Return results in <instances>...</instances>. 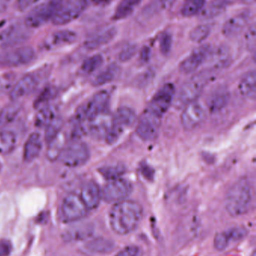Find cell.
Instances as JSON below:
<instances>
[{
  "instance_id": "7a4b0ae2",
  "label": "cell",
  "mask_w": 256,
  "mask_h": 256,
  "mask_svg": "<svg viewBox=\"0 0 256 256\" xmlns=\"http://www.w3.org/2000/svg\"><path fill=\"white\" fill-rule=\"evenodd\" d=\"M252 202V186L244 178L235 182L225 196V208L234 218L246 214L250 209Z\"/></svg>"
},
{
  "instance_id": "11a10c76",
  "label": "cell",
  "mask_w": 256,
  "mask_h": 256,
  "mask_svg": "<svg viewBox=\"0 0 256 256\" xmlns=\"http://www.w3.org/2000/svg\"><path fill=\"white\" fill-rule=\"evenodd\" d=\"M241 2L245 4H252L255 2V0H241Z\"/></svg>"
},
{
  "instance_id": "44dd1931",
  "label": "cell",
  "mask_w": 256,
  "mask_h": 256,
  "mask_svg": "<svg viewBox=\"0 0 256 256\" xmlns=\"http://www.w3.org/2000/svg\"><path fill=\"white\" fill-rule=\"evenodd\" d=\"M117 34V30L115 27L110 26L102 28L90 34L84 42V46L89 50L99 49L112 42Z\"/></svg>"
},
{
  "instance_id": "8d00e7d4",
  "label": "cell",
  "mask_w": 256,
  "mask_h": 256,
  "mask_svg": "<svg viewBox=\"0 0 256 256\" xmlns=\"http://www.w3.org/2000/svg\"><path fill=\"white\" fill-rule=\"evenodd\" d=\"M205 4L206 0H184L180 12L183 16L192 18L202 12Z\"/></svg>"
},
{
  "instance_id": "d590c367",
  "label": "cell",
  "mask_w": 256,
  "mask_h": 256,
  "mask_svg": "<svg viewBox=\"0 0 256 256\" xmlns=\"http://www.w3.org/2000/svg\"><path fill=\"white\" fill-rule=\"evenodd\" d=\"M66 138L63 132H60L54 140L48 143V150H47V158L50 160H57L60 159V155L65 146Z\"/></svg>"
},
{
  "instance_id": "603a6c76",
  "label": "cell",
  "mask_w": 256,
  "mask_h": 256,
  "mask_svg": "<svg viewBox=\"0 0 256 256\" xmlns=\"http://www.w3.org/2000/svg\"><path fill=\"white\" fill-rule=\"evenodd\" d=\"M76 40L77 34L75 32L67 30H60L50 34L45 40L44 46L48 50L54 49L72 44Z\"/></svg>"
},
{
  "instance_id": "f5cc1de1",
  "label": "cell",
  "mask_w": 256,
  "mask_h": 256,
  "mask_svg": "<svg viewBox=\"0 0 256 256\" xmlns=\"http://www.w3.org/2000/svg\"><path fill=\"white\" fill-rule=\"evenodd\" d=\"M149 56H150V50H149L148 48H144V49L141 51V60H144V61H147V60H148Z\"/></svg>"
},
{
  "instance_id": "d6986e66",
  "label": "cell",
  "mask_w": 256,
  "mask_h": 256,
  "mask_svg": "<svg viewBox=\"0 0 256 256\" xmlns=\"http://www.w3.org/2000/svg\"><path fill=\"white\" fill-rule=\"evenodd\" d=\"M247 234V231L243 227H234L217 233L213 240V245L216 250L223 251L231 244L243 240Z\"/></svg>"
},
{
  "instance_id": "e575fe53",
  "label": "cell",
  "mask_w": 256,
  "mask_h": 256,
  "mask_svg": "<svg viewBox=\"0 0 256 256\" xmlns=\"http://www.w3.org/2000/svg\"><path fill=\"white\" fill-rule=\"evenodd\" d=\"M176 0H153L143 10L144 18H152L153 15L170 8Z\"/></svg>"
},
{
  "instance_id": "f6af8a7d",
  "label": "cell",
  "mask_w": 256,
  "mask_h": 256,
  "mask_svg": "<svg viewBox=\"0 0 256 256\" xmlns=\"http://www.w3.org/2000/svg\"><path fill=\"white\" fill-rule=\"evenodd\" d=\"M15 78L14 75L9 74L0 76V92L6 91V90L10 91L15 84L14 82Z\"/></svg>"
},
{
  "instance_id": "5bb4252c",
  "label": "cell",
  "mask_w": 256,
  "mask_h": 256,
  "mask_svg": "<svg viewBox=\"0 0 256 256\" xmlns=\"http://www.w3.org/2000/svg\"><path fill=\"white\" fill-rule=\"evenodd\" d=\"M206 117V111L204 106L195 102L188 104L183 108L180 122L182 127L186 130H192L199 126Z\"/></svg>"
},
{
  "instance_id": "e0dca14e",
  "label": "cell",
  "mask_w": 256,
  "mask_h": 256,
  "mask_svg": "<svg viewBox=\"0 0 256 256\" xmlns=\"http://www.w3.org/2000/svg\"><path fill=\"white\" fill-rule=\"evenodd\" d=\"M251 10H243L228 20L222 27V33L225 37L234 38L243 32L248 26L252 18Z\"/></svg>"
},
{
  "instance_id": "4316f807",
  "label": "cell",
  "mask_w": 256,
  "mask_h": 256,
  "mask_svg": "<svg viewBox=\"0 0 256 256\" xmlns=\"http://www.w3.org/2000/svg\"><path fill=\"white\" fill-rule=\"evenodd\" d=\"M255 70H251L243 76L239 84V91L243 97L255 100L256 78Z\"/></svg>"
},
{
  "instance_id": "ffe728a7",
  "label": "cell",
  "mask_w": 256,
  "mask_h": 256,
  "mask_svg": "<svg viewBox=\"0 0 256 256\" xmlns=\"http://www.w3.org/2000/svg\"><path fill=\"white\" fill-rule=\"evenodd\" d=\"M38 86V80L35 75L26 74L15 82L9 91V97L13 102L27 97L35 91Z\"/></svg>"
},
{
  "instance_id": "c3c4849f",
  "label": "cell",
  "mask_w": 256,
  "mask_h": 256,
  "mask_svg": "<svg viewBox=\"0 0 256 256\" xmlns=\"http://www.w3.org/2000/svg\"><path fill=\"white\" fill-rule=\"evenodd\" d=\"M246 42L250 50L255 49V24H252L250 28L246 32Z\"/></svg>"
},
{
  "instance_id": "1f68e13d",
  "label": "cell",
  "mask_w": 256,
  "mask_h": 256,
  "mask_svg": "<svg viewBox=\"0 0 256 256\" xmlns=\"http://www.w3.org/2000/svg\"><path fill=\"white\" fill-rule=\"evenodd\" d=\"M141 2L142 0H121L116 8L113 19L114 20L126 19L133 13Z\"/></svg>"
},
{
  "instance_id": "bcb514c9",
  "label": "cell",
  "mask_w": 256,
  "mask_h": 256,
  "mask_svg": "<svg viewBox=\"0 0 256 256\" xmlns=\"http://www.w3.org/2000/svg\"><path fill=\"white\" fill-rule=\"evenodd\" d=\"M172 45V37L169 33L162 34L160 40V50L163 54H168Z\"/></svg>"
},
{
  "instance_id": "6da1fadb",
  "label": "cell",
  "mask_w": 256,
  "mask_h": 256,
  "mask_svg": "<svg viewBox=\"0 0 256 256\" xmlns=\"http://www.w3.org/2000/svg\"><path fill=\"white\" fill-rule=\"evenodd\" d=\"M143 216V208L132 200L115 203L109 212L111 230L119 236H126L136 230Z\"/></svg>"
},
{
  "instance_id": "9c48e42d",
  "label": "cell",
  "mask_w": 256,
  "mask_h": 256,
  "mask_svg": "<svg viewBox=\"0 0 256 256\" xmlns=\"http://www.w3.org/2000/svg\"><path fill=\"white\" fill-rule=\"evenodd\" d=\"M175 97V88L171 84L164 85L155 94L146 110L158 118H162L172 104Z\"/></svg>"
},
{
  "instance_id": "cb8c5ba5",
  "label": "cell",
  "mask_w": 256,
  "mask_h": 256,
  "mask_svg": "<svg viewBox=\"0 0 256 256\" xmlns=\"http://www.w3.org/2000/svg\"><path fill=\"white\" fill-rule=\"evenodd\" d=\"M42 149V138L39 132H33L29 136L24 144V160L27 162H33L40 154Z\"/></svg>"
},
{
  "instance_id": "277c9868",
  "label": "cell",
  "mask_w": 256,
  "mask_h": 256,
  "mask_svg": "<svg viewBox=\"0 0 256 256\" xmlns=\"http://www.w3.org/2000/svg\"><path fill=\"white\" fill-rule=\"evenodd\" d=\"M90 158V149L87 144L80 140H73L65 146L60 159L66 166L78 168L85 165Z\"/></svg>"
},
{
  "instance_id": "db71d44e",
  "label": "cell",
  "mask_w": 256,
  "mask_h": 256,
  "mask_svg": "<svg viewBox=\"0 0 256 256\" xmlns=\"http://www.w3.org/2000/svg\"><path fill=\"white\" fill-rule=\"evenodd\" d=\"M96 6H103L108 4L111 0H90Z\"/></svg>"
},
{
  "instance_id": "836d02e7",
  "label": "cell",
  "mask_w": 256,
  "mask_h": 256,
  "mask_svg": "<svg viewBox=\"0 0 256 256\" xmlns=\"http://www.w3.org/2000/svg\"><path fill=\"white\" fill-rule=\"evenodd\" d=\"M229 0H211L203 9V16L206 19L216 18L226 10Z\"/></svg>"
},
{
  "instance_id": "f907efd6",
  "label": "cell",
  "mask_w": 256,
  "mask_h": 256,
  "mask_svg": "<svg viewBox=\"0 0 256 256\" xmlns=\"http://www.w3.org/2000/svg\"><path fill=\"white\" fill-rule=\"evenodd\" d=\"M12 250V245L9 240H0V256H8Z\"/></svg>"
},
{
  "instance_id": "ac0fdd59",
  "label": "cell",
  "mask_w": 256,
  "mask_h": 256,
  "mask_svg": "<svg viewBox=\"0 0 256 256\" xmlns=\"http://www.w3.org/2000/svg\"><path fill=\"white\" fill-rule=\"evenodd\" d=\"M109 100L110 94L105 90L95 94L82 110V120L88 121L97 114L107 110Z\"/></svg>"
},
{
  "instance_id": "7402d4cb",
  "label": "cell",
  "mask_w": 256,
  "mask_h": 256,
  "mask_svg": "<svg viewBox=\"0 0 256 256\" xmlns=\"http://www.w3.org/2000/svg\"><path fill=\"white\" fill-rule=\"evenodd\" d=\"M81 200L84 202L89 210L96 209L102 200V190L99 185L93 180L86 182L81 188Z\"/></svg>"
},
{
  "instance_id": "ba28073f",
  "label": "cell",
  "mask_w": 256,
  "mask_h": 256,
  "mask_svg": "<svg viewBox=\"0 0 256 256\" xmlns=\"http://www.w3.org/2000/svg\"><path fill=\"white\" fill-rule=\"evenodd\" d=\"M137 122L135 111L127 106L119 108L114 115V126L106 138L109 144H114L126 128L132 127Z\"/></svg>"
},
{
  "instance_id": "b9f144b4",
  "label": "cell",
  "mask_w": 256,
  "mask_h": 256,
  "mask_svg": "<svg viewBox=\"0 0 256 256\" xmlns=\"http://www.w3.org/2000/svg\"><path fill=\"white\" fill-rule=\"evenodd\" d=\"M56 93L57 92L54 87H48V88H45L39 94V97L36 98V102H35V106L40 109L43 106H47L48 105V102L55 97Z\"/></svg>"
},
{
  "instance_id": "74e56055",
  "label": "cell",
  "mask_w": 256,
  "mask_h": 256,
  "mask_svg": "<svg viewBox=\"0 0 256 256\" xmlns=\"http://www.w3.org/2000/svg\"><path fill=\"white\" fill-rule=\"evenodd\" d=\"M86 245H87L86 248L90 252H98V254L110 252V250L114 248L112 242L104 238L94 239L89 242Z\"/></svg>"
},
{
  "instance_id": "7bdbcfd3",
  "label": "cell",
  "mask_w": 256,
  "mask_h": 256,
  "mask_svg": "<svg viewBox=\"0 0 256 256\" xmlns=\"http://www.w3.org/2000/svg\"><path fill=\"white\" fill-rule=\"evenodd\" d=\"M137 52V46L135 44H129L124 46L119 54V60L123 62L129 61L133 58Z\"/></svg>"
},
{
  "instance_id": "d6a6232c",
  "label": "cell",
  "mask_w": 256,
  "mask_h": 256,
  "mask_svg": "<svg viewBox=\"0 0 256 256\" xmlns=\"http://www.w3.org/2000/svg\"><path fill=\"white\" fill-rule=\"evenodd\" d=\"M21 111V105L17 102L7 105L0 110V130L15 121Z\"/></svg>"
},
{
  "instance_id": "30bf717a",
  "label": "cell",
  "mask_w": 256,
  "mask_h": 256,
  "mask_svg": "<svg viewBox=\"0 0 256 256\" xmlns=\"http://www.w3.org/2000/svg\"><path fill=\"white\" fill-rule=\"evenodd\" d=\"M132 185L126 179L117 178L110 180L102 188V200L108 203H117L126 200L132 194Z\"/></svg>"
},
{
  "instance_id": "f35d334b",
  "label": "cell",
  "mask_w": 256,
  "mask_h": 256,
  "mask_svg": "<svg viewBox=\"0 0 256 256\" xmlns=\"http://www.w3.org/2000/svg\"><path fill=\"white\" fill-rule=\"evenodd\" d=\"M104 58L100 54L92 56L85 60L81 66V70L86 74H90L100 68L103 64Z\"/></svg>"
},
{
  "instance_id": "52a82bcc",
  "label": "cell",
  "mask_w": 256,
  "mask_h": 256,
  "mask_svg": "<svg viewBox=\"0 0 256 256\" xmlns=\"http://www.w3.org/2000/svg\"><path fill=\"white\" fill-rule=\"evenodd\" d=\"M87 6V0H63L51 21L57 26L69 24L79 18Z\"/></svg>"
},
{
  "instance_id": "ab89813d",
  "label": "cell",
  "mask_w": 256,
  "mask_h": 256,
  "mask_svg": "<svg viewBox=\"0 0 256 256\" xmlns=\"http://www.w3.org/2000/svg\"><path fill=\"white\" fill-rule=\"evenodd\" d=\"M63 127V120L60 117L57 116L55 120H53L45 129V140L47 143L51 142L60 132Z\"/></svg>"
},
{
  "instance_id": "2e32d148",
  "label": "cell",
  "mask_w": 256,
  "mask_h": 256,
  "mask_svg": "<svg viewBox=\"0 0 256 256\" xmlns=\"http://www.w3.org/2000/svg\"><path fill=\"white\" fill-rule=\"evenodd\" d=\"M161 118L146 110L137 124L136 132L144 141L154 140L160 127Z\"/></svg>"
},
{
  "instance_id": "484cf974",
  "label": "cell",
  "mask_w": 256,
  "mask_h": 256,
  "mask_svg": "<svg viewBox=\"0 0 256 256\" xmlns=\"http://www.w3.org/2000/svg\"><path fill=\"white\" fill-rule=\"evenodd\" d=\"M93 232V227L90 224H77L66 230L63 238L67 242H80L89 238Z\"/></svg>"
},
{
  "instance_id": "681fc988",
  "label": "cell",
  "mask_w": 256,
  "mask_h": 256,
  "mask_svg": "<svg viewBox=\"0 0 256 256\" xmlns=\"http://www.w3.org/2000/svg\"><path fill=\"white\" fill-rule=\"evenodd\" d=\"M40 0H18L15 6L18 10L24 12L30 8L31 6H34Z\"/></svg>"
},
{
  "instance_id": "816d5d0a",
  "label": "cell",
  "mask_w": 256,
  "mask_h": 256,
  "mask_svg": "<svg viewBox=\"0 0 256 256\" xmlns=\"http://www.w3.org/2000/svg\"><path fill=\"white\" fill-rule=\"evenodd\" d=\"M12 0H0V14L7 8Z\"/></svg>"
},
{
  "instance_id": "7c38bea8",
  "label": "cell",
  "mask_w": 256,
  "mask_h": 256,
  "mask_svg": "<svg viewBox=\"0 0 256 256\" xmlns=\"http://www.w3.org/2000/svg\"><path fill=\"white\" fill-rule=\"evenodd\" d=\"M88 210L80 195L76 194L66 196L62 203V215L67 222L81 220L85 218Z\"/></svg>"
},
{
  "instance_id": "4fadbf2b",
  "label": "cell",
  "mask_w": 256,
  "mask_h": 256,
  "mask_svg": "<svg viewBox=\"0 0 256 256\" xmlns=\"http://www.w3.org/2000/svg\"><path fill=\"white\" fill-rule=\"evenodd\" d=\"M114 126V116L108 110L88 120L87 129L90 135L97 140H106Z\"/></svg>"
},
{
  "instance_id": "8fae6325",
  "label": "cell",
  "mask_w": 256,
  "mask_h": 256,
  "mask_svg": "<svg viewBox=\"0 0 256 256\" xmlns=\"http://www.w3.org/2000/svg\"><path fill=\"white\" fill-rule=\"evenodd\" d=\"M30 28L24 24H16L0 32V49L19 46L30 37Z\"/></svg>"
},
{
  "instance_id": "9a60e30c",
  "label": "cell",
  "mask_w": 256,
  "mask_h": 256,
  "mask_svg": "<svg viewBox=\"0 0 256 256\" xmlns=\"http://www.w3.org/2000/svg\"><path fill=\"white\" fill-rule=\"evenodd\" d=\"M211 51V48L209 44H203L194 50L190 55L180 63L179 66L180 72L189 74L196 72L208 60Z\"/></svg>"
},
{
  "instance_id": "83f0119b",
  "label": "cell",
  "mask_w": 256,
  "mask_h": 256,
  "mask_svg": "<svg viewBox=\"0 0 256 256\" xmlns=\"http://www.w3.org/2000/svg\"><path fill=\"white\" fill-rule=\"evenodd\" d=\"M120 68L115 63L109 64L105 69L99 72L93 81V85L95 86H101L109 84L116 79L120 74Z\"/></svg>"
},
{
  "instance_id": "5b68a950",
  "label": "cell",
  "mask_w": 256,
  "mask_h": 256,
  "mask_svg": "<svg viewBox=\"0 0 256 256\" xmlns=\"http://www.w3.org/2000/svg\"><path fill=\"white\" fill-rule=\"evenodd\" d=\"M35 58L36 52L31 46H16L0 52V67L7 68L21 67L30 64Z\"/></svg>"
},
{
  "instance_id": "f546056e",
  "label": "cell",
  "mask_w": 256,
  "mask_h": 256,
  "mask_svg": "<svg viewBox=\"0 0 256 256\" xmlns=\"http://www.w3.org/2000/svg\"><path fill=\"white\" fill-rule=\"evenodd\" d=\"M57 116V110L55 106L47 105L40 108L35 117V126L39 128H45Z\"/></svg>"
},
{
  "instance_id": "f1b7e54d",
  "label": "cell",
  "mask_w": 256,
  "mask_h": 256,
  "mask_svg": "<svg viewBox=\"0 0 256 256\" xmlns=\"http://www.w3.org/2000/svg\"><path fill=\"white\" fill-rule=\"evenodd\" d=\"M18 144V137L14 131L10 130H0V154L12 153Z\"/></svg>"
},
{
  "instance_id": "3957f363",
  "label": "cell",
  "mask_w": 256,
  "mask_h": 256,
  "mask_svg": "<svg viewBox=\"0 0 256 256\" xmlns=\"http://www.w3.org/2000/svg\"><path fill=\"white\" fill-rule=\"evenodd\" d=\"M210 72H204L194 75L182 85L175 98V104L184 108L188 104L195 102L201 96L210 79Z\"/></svg>"
},
{
  "instance_id": "8992f818",
  "label": "cell",
  "mask_w": 256,
  "mask_h": 256,
  "mask_svg": "<svg viewBox=\"0 0 256 256\" xmlns=\"http://www.w3.org/2000/svg\"><path fill=\"white\" fill-rule=\"evenodd\" d=\"M63 0H48L39 4L27 15L25 25L29 28H36L45 25L49 20H52L57 9Z\"/></svg>"
},
{
  "instance_id": "ee69618b",
  "label": "cell",
  "mask_w": 256,
  "mask_h": 256,
  "mask_svg": "<svg viewBox=\"0 0 256 256\" xmlns=\"http://www.w3.org/2000/svg\"><path fill=\"white\" fill-rule=\"evenodd\" d=\"M99 172L102 173L104 177L110 180L117 178L119 176L123 173V168H120L119 166H110L101 168Z\"/></svg>"
},
{
  "instance_id": "4dcf8cb0",
  "label": "cell",
  "mask_w": 256,
  "mask_h": 256,
  "mask_svg": "<svg viewBox=\"0 0 256 256\" xmlns=\"http://www.w3.org/2000/svg\"><path fill=\"white\" fill-rule=\"evenodd\" d=\"M213 69H220L228 66L231 61V54L227 46H221L215 50L214 52L211 51L210 56Z\"/></svg>"
},
{
  "instance_id": "60d3db41",
  "label": "cell",
  "mask_w": 256,
  "mask_h": 256,
  "mask_svg": "<svg viewBox=\"0 0 256 256\" xmlns=\"http://www.w3.org/2000/svg\"><path fill=\"white\" fill-rule=\"evenodd\" d=\"M210 27L207 24L197 26L189 33V38L195 43H201L208 38L210 34Z\"/></svg>"
},
{
  "instance_id": "d4e9b609",
  "label": "cell",
  "mask_w": 256,
  "mask_h": 256,
  "mask_svg": "<svg viewBox=\"0 0 256 256\" xmlns=\"http://www.w3.org/2000/svg\"><path fill=\"white\" fill-rule=\"evenodd\" d=\"M229 99V92L227 88L225 87H219L216 88L209 97L207 100V106L210 112H219L226 106Z\"/></svg>"
},
{
  "instance_id": "7dc6e473",
  "label": "cell",
  "mask_w": 256,
  "mask_h": 256,
  "mask_svg": "<svg viewBox=\"0 0 256 256\" xmlns=\"http://www.w3.org/2000/svg\"><path fill=\"white\" fill-rule=\"evenodd\" d=\"M141 250L135 245L126 246L114 256H141Z\"/></svg>"
}]
</instances>
